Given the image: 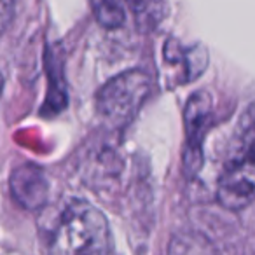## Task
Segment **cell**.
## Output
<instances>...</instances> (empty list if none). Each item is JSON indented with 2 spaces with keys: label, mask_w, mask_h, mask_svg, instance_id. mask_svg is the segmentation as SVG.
<instances>
[{
  "label": "cell",
  "mask_w": 255,
  "mask_h": 255,
  "mask_svg": "<svg viewBox=\"0 0 255 255\" xmlns=\"http://www.w3.org/2000/svg\"><path fill=\"white\" fill-rule=\"evenodd\" d=\"M47 255H114L107 217L91 203L74 199L58 219Z\"/></svg>",
  "instance_id": "obj_1"
},
{
  "label": "cell",
  "mask_w": 255,
  "mask_h": 255,
  "mask_svg": "<svg viewBox=\"0 0 255 255\" xmlns=\"http://www.w3.org/2000/svg\"><path fill=\"white\" fill-rule=\"evenodd\" d=\"M152 88L143 70H126L110 79L96 95L98 114L116 128L128 124L142 109Z\"/></svg>",
  "instance_id": "obj_2"
},
{
  "label": "cell",
  "mask_w": 255,
  "mask_h": 255,
  "mask_svg": "<svg viewBox=\"0 0 255 255\" xmlns=\"http://www.w3.org/2000/svg\"><path fill=\"white\" fill-rule=\"evenodd\" d=\"M212 96L208 91L192 93L184 110L185 123V152L184 170L189 177L196 175L203 164V140L212 119Z\"/></svg>",
  "instance_id": "obj_3"
},
{
  "label": "cell",
  "mask_w": 255,
  "mask_h": 255,
  "mask_svg": "<svg viewBox=\"0 0 255 255\" xmlns=\"http://www.w3.org/2000/svg\"><path fill=\"white\" fill-rule=\"evenodd\" d=\"M219 203L227 210H241L255 198V163L245 157L227 159L217 187Z\"/></svg>",
  "instance_id": "obj_4"
},
{
  "label": "cell",
  "mask_w": 255,
  "mask_h": 255,
  "mask_svg": "<svg viewBox=\"0 0 255 255\" xmlns=\"http://www.w3.org/2000/svg\"><path fill=\"white\" fill-rule=\"evenodd\" d=\"M11 192L26 210H39L46 205L49 184L44 170L37 164H21L11 175Z\"/></svg>",
  "instance_id": "obj_5"
},
{
  "label": "cell",
  "mask_w": 255,
  "mask_h": 255,
  "mask_svg": "<svg viewBox=\"0 0 255 255\" xmlns=\"http://www.w3.org/2000/svg\"><path fill=\"white\" fill-rule=\"evenodd\" d=\"M164 56L166 61L171 65H180L182 70V81L189 82L194 81L196 77L203 74V70L206 68L208 58H206V51L201 46H194L191 49H182L177 46V42H166L164 47Z\"/></svg>",
  "instance_id": "obj_6"
},
{
  "label": "cell",
  "mask_w": 255,
  "mask_h": 255,
  "mask_svg": "<svg viewBox=\"0 0 255 255\" xmlns=\"http://www.w3.org/2000/svg\"><path fill=\"white\" fill-rule=\"evenodd\" d=\"M135 23L142 32L156 30L168 16V0H126Z\"/></svg>",
  "instance_id": "obj_7"
},
{
  "label": "cell",
  "mask_w": 255,
  "mask_h": 255,
  "mask_svg": "<svg viewBox=\"0 0 255 255\" xmlns=\"http://www.w3.org/2000/svg\"><path fill=\"white\" fill-rule=\"evenodd\" d=\"M231 157H245L255 163V103H252L238 121Z\"/></svg>",
  "instance_id": "obj_8"
},
{
  "label": "cell",
  "mask_w": 255,
  "mask_h": 255,
  "mask_svg": "<svg viewBox=\"0 0 255 255\" xmlns=\"http://www.w3.org/2000/svg\"><path fill=\"white\" fill-rule=\"evenodd\" d=\"M168 255H220V252L205 234L180 231L171 238Z\"/></svg>",
  "instance_id": "obj_9"
},
{
  "label": "cell",
  "mask_w": 255,
  "mask_h": 255,
  "mask_svg": "<svg viewBox=\"0 0 255 255\" xmlns=\"http://www.w3.org/2000/svg\"><path fill=\"white\" fill-rule=\"evenodd\" d=\"M91 7L98 23L105 28H117L124 23L123 0H91Z\"/></svg>",
  "instance_id": "obj_10"
}]
</instances>
